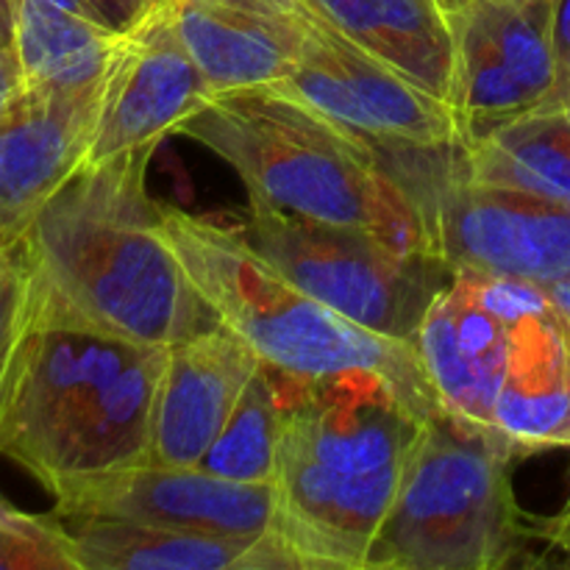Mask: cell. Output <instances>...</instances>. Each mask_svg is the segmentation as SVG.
<instances>
[{
    "label": "cell",
    "instance_id": "obj_1",
    "mask_svg": "<svg viewBox=\"0 0 570 570\" xmlns=\"http://www.w3.org/2000/svg\"><path fill=\"white\" fill-rule=\"evenodd\" d=\"M150 154L83 165L33 217L17 245L33 315L159 348L220 323L167 243L165 206L148 193Z\"/></svg>",
    "mask_w": 570,
    "mask_h": 570
},
{
    "label": "cell",
    "instance_id": "obj_2",
    "mask_svg": "<svg viewBox=\"0 0 570 570\" xmlns=\"http://www.w3.org/2000/svg\"><path fill=\"white\" fill-rule=\"evenodd\" d=\"M287 384L276 532L298 570H365L423 417L373 373Z\"/></svg>",
    "mask_w": 570,
    "mask_h": 570
},
{
    "label": "cell",
    "instance_id": "obj_3",
    "mask_svg": "<svg viewBox=\"0 0 570 570\" xmlns=\"http://www.w3.org/2000/svg\"><path fill=\"white\" fill-rule=\"evenodd\" d=\"M167 348L33 315L0 404V454L53 499L72 484L148 462Z\"/></svg>",
    "mask_w": 570,
    "mask_h": 570
},
{
    "label": "cell",
    "instance_id": "obj_4",
    "mask_svg": "<svg viewBox=\"0 0 570 570\" xmlns=\"http://www.w3.org/2000/svg\"><path fill=\"white\" fill-rule=\"evenodd\" d=\"M176 134L220 156L243 178L256 209L367 228L406 248L432 250L421 215L373 139L284 89L215 95Z\"/></svg>",
    "mask_w": 570,
    "mask_h": 570
},
{
    "label": "cell",
    "instance_id": "obj_5",
    "mask_svg": "<svg viewBox=\"0 0 570 570\" xmlns=\"http://www.w3.org/2000/svg\"><path fill=\"white\" fill-rule=\"evenodd\" d=\"M161 228L220 323L234 328L276 376L315 382L373 373L393 384L423 421L443 410L415 343L367 332L328 309L262 259L243 234L209 217L165 206Z\"/></svg>",
    "mask_w": 570,
    "mask_h": 570
},
{
    "label": "cell",
    "instance_id": "obj_6",
    "mask_svg": "<svg viewBox=\"0 0 570 570\" xmlns=\"http://www.w3.org/2000/svg\"><path fill=\"white\" fill-rule=\"evenodd\" d=\"M518 451L495 429L426 417L365 570H495L521 562L529 527L510 482Z\"/></svg>",
    "mask_w": 570,
    "mask_h": 570
},
{
    "label": "cell",
    "instance_id": "obj_7",
    "mask_svg": "<svg viewBox=\"0 0 570 570\" xmlns=\"http://www.w3.org/2000/svg\"><path fill=\"white\" fill-rule=\"evenodd\" d=\"M245 243L295 287L367 332L410 340L456 271L423 248H406L367 228L328 226L250 206Z\"/></svg>",
    "mask_w": 570,
    "mask_h": 570
},
{
    "label": "cell",
    "instance_id": "obj_8",
    "mask_svg": "<svg viewBox=\"0 0 570 570\" xmlns=\"http://www.w3.org/2000/svg\"><path fill=\"white\" fill-rule=\"evenodd\" d=\"M462 145L557 100L551 0H445Z\"/></svg>",
    "mask_w": 570,
    "mask_h": 570
},
{
    "label": "cell",
    "instance_id": "obj_9",
    "mask_svg": "<svg viewBox=\"0 0 570 570\" xmlns=\"http://www.w3.org/2000/svg\"><path fill=\"white\" fill-rule=\"evenodd\" d=\"M304 14L306 33L298 59L287 78L273 87L365 137L415 145L462 142L460 122L449 104L423 92L306 9Z\"/></svg>",
    "mask_w": 570,
    "mask_h": 570
},
{
    "label": "cell",
    "instance_id": "obj_10",
    "mask_svg": "<svg viewBox=\"0 0 570 570\" xmlns=\"http://www.w3.org/2000/svg\"><path fill=\"white\" fill-rule=\"evenodd\" d=\"M56 515L111 518L209 534H267L278 523V490L215 476L204 468L156 462L72 484L56 495Z\"/></svg>",
    "mask_w": 570,
    "mask_h": 570
},
{
    "label": "cell",
    "instance_id": "obj_11",
    "mask_svg": "<svg viewBox=\"0 0 570 570\" xmlns=\"http://www.w3.org/2000/svg\"><path fill=\"white\" fill-rule=\"evenodd\" d=\"M215 92L173 22L170 0L122 33L104 81L87 165L139 148H156L204 109Z\"/></svg>",
    "mask_w": 570,
    "mask_h": 570
},
{
    "label": "cell",
    "instance_id": "obj_12",
    "mask_svg": "<svg viewBox=\"0 0 570 570\" xmlns=\"http://www.w3.org/2000/svg\"><path fill=\"white\" fill-rule=\"evenodd\" d=\"M104 81L28 87L0 120V248L14 250L42 206L87 165Z\"/></svg>",
    "mask_w": 570,
    "mask_h": 570
},
{
    "label": "cell",
    "instance_id": "obj_13",
    "mask_svg": "<svg viewBox=\"0 0 570 570\" xmlns=\"http://www.w3.org/2000/svg\"><path fill=\"white\" fill-rule=\"evenodd\" d=\"M259 367V354L226 323L170 345L156 390L148 462L198 465Z\"/></svg>",
    "mask_w": 570,
    "mask_h": 570
},
{
    "label": "cell",
    "instance_id": "obj_14",
    "mask_svg": "<svg viewBox=\"0 0 570 570\" xmlns=\"http://www.w3.org/2000/svg\"><path fill=\"white\" fill-rule=\"evenodd\" d=\"M512 321L476 273H456L415 334V348L443 410L493 429L507 376Z\"/></svg>",
    "mask_w": 570,
    "mask_h": 570
},
{
    "label": "cell",
    "instance_id": "obj_15",
    "mask_svg": "<svg viewBox=\"0 0 570 570\" xmlns=\"http://www.w3.org/2000/svg\"><path fill=\"white\" fill-rule=\"evenodd\" d=\"M170 11L215 95L284 81L304 45L298 0H170Z\"/></svg>",
    "mask_w": 570,
    "mask_h": 570
},
{
    "label": "cell",
    "instance_id": "obj_16",
    "mask_svg": "<svg viewBox=\"0 0 570 570\" xmlns=\"http://www.w3.org/2000/svg\"><path fill=\"white\" fill-rule=\"evenodd\" d=\"M50 515L81 570H298L282 534H209L111 518Z\"/></svg>",
    "mask_w": 570,
    "mask_h": 570
},
{
    "label": "cell",
    "instance_id": "obj_17",
    "mask_svg": "<svg viewBox=\"0 0 570 570\" xmlns=\"http://www.w3.org/2000/svg\"><path fill=\"white\" fill-rule=\"evenodd\" d=\"M493 429L521 456L570 445V323L554 301L512 326Z\"/></svg>",
    "mask_w": 570,
    "mask_h": 570
},
{
    "label": "cell",
    "instance_id": "obj_18",
    "mask_svg": "<svg viewBox=\"0 0 570 570\" xmlns=\"http://www.w3.org/2000/svg\"><path fill=\"white\" fill-rule=\"evenodd\" d=\"M334 28L399 70L406 81L451 106L454 31L445 0H298Z\"/></svg>",
    "mask_w": 570,
    "mask_h": 570
},
{
    "label": "cell",
    "instance_id": "obj_19",
    "mask_svg": "<svg viewBox=\"0 0 570 570\" xmlns=\"http://www.w3.org/2000/svg\"><path fill=\"white\" fill-rule=\"evenodd\" d=\"M465 176L570 206V109L560 100L462 145Z\"/></svg>",
    "mask_w": 570,
    "mask_h": 570
},
{
    "label": "cell",
    "instance_id": "obj_20",
    "mask_svg": "<svg viewBox=\"0 0 570 570\" xmlns=\"http://www.w3.org/2000/svg\"><path fill=\"white\" fill-rule=\"evenodd\" d=\"M122 31L48 0H17L14 50L28 87L78 89L100 83Z\"/></svg>",
    "mask_w": 570,
    "mask_h": 570
},
{
    "label": "cell",
    "instance_id": "obj_21",
    "mask_svg": "<svg viewBox=\"0 0 570 570\" xmlns=\"http://www.w3.org/2000/svg\"><path fill=\"white\" fill-rule=\"evenodd\" d=\"M284 395L276 373L265 367L245 387L237 410L223 426L220 438L212 443L198 468L215 476L248 484H273L278 476V451H282Z\"/></svg>",
    "mask_w": 570,
    "mask_h": 570
},
{
    "label": "cell",
    "instance_id": "obj_22",
    "mask_svg": "<svg viewBox=\"0 0 570 570\" xmlns=\"http://www.w3.org/2000/svg\"><path fill=\"white\" fill-rule=\"evenodd\" d=\"M0 570H81L53 515H28L0 495Z\"/></svg>",
    "mask_w": 570,
    "mask_h": 570
},
{
    "label": "cell",
    "instance_id": "obj_23",
    "mask_svg": "<svg viewBox=\"0 0 570 570\" xmlns=\"http://www.w3.org/2000/svg\"><path fill=\"white\" fill-rule=\"evenodd\" d=\"M33 323V289L22 256L0 248V404Z\"/></svg>",
    "mask_w": 570,
    "mask_h": 570
},
{
    "label": "cell",
    "instance_id": "obj_24",
    "mask_svg": "<svg viewBox=\"0 0 570 570\" xmlns=\"http://www.w3.org/2000/svg\"><path fill=\"white\" fill-rule=\"evenodd\" d=\"M551 39L557 56V100L570 106V0H551Z\"/></svg>",
    "mask_w": 570,
    "mask_h": 570
},
{
    "label": "cell",
    "instance_id": "obj_25",
    "mask_svg": "<svg viewBox=\"0 0 570 570\" xmlns=\"http://www.w3.org/2000/svg\"><path fill=\"white\" fill-rule=\"evenodd\" d=\"M92 3L111 28L126 33L167 0H92Z\"/></svg>",
    "mask_w": 570,
    "mask_h": 570
},
{
    "label": "cell",
    "instance_id": "obj_26",
    "mask_svg": "<svg viewBox=\"0 0 570 570\" xmlns=\"http://www.w3.org/2000/svg\"><path fill=\"white\" fill-rule=\"evenodd\" d=\"M26 89L28 81L26 72H22L20 56H17L14 45H3L0 48V120L9 115V109L20 100Z\"/></svg>",
    "mask_w": 570,
    "mask_h": 570
},
{
    "label": "cell",
    "instance_id": "obj_27",
    "mask_svg": "<svg viewBox=\"0 0 570 570\" xmlns=\"http://www.w3.org/2000/svg\"><path fill=\"white\" fill-rule=\"evenodd\" d=\"M532 532L538 534V538L546 540V546H549L546 551H549V554H551V551H557V554H560L554 560V566H568L570 568V507L566 512H562V515L551 518V521H546L540 529H532ZM549 554H546V557H549ZM546 557H540L538 566L546 560Z\"/></svg>",
    "mask_w": 570,
    "mask_h": 570
},
{
    "label": "cell",
    "instance_id": "obj_28",
    "mask_svg": "<svg viewBox=\"0 0 570 570\" xmlns=\"http://www.w3.org/2000/svg\"><path fill=\"white\" fill-rule=\"evenodd\" d=\"M17 26V0H0V48L14 45Z\"/></svg>",
    "mask_w": 570,
    "mask_h": 570
},
{
    "label": "cell",
    "instance_id": "obj_29",
    "mask_svg": "<svg viewBox=\"0 0 570 570\" xmlns=\"http://www.w3.org/2000/svg\"><path fill=\"white\" fill-rule=\"evenodd\" d=\"M546 289H549V295H551V301H554L557 309H560L570 323V276L562 278V282L551 284V287H546Z\"/></svg>",
    "mask_w": 570,
    "mask_h": 570
},
{
    "label": "cell",
    "instance_id": "obj_30",
    "mask_svg": "<svg viewBox=\"0 0 570 570\" xmlns=\"http://www.w3.org/2000/svg\"><path fill=\"white\" fill-rule=\"evenodd\" d=\"M568 109H570V106H568Z\"/></svg>",
    "mask_w": 570,
    "mask_h": 570
}]
</instances>
